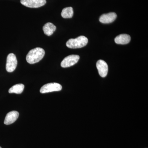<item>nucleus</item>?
<instances>
[{
    "instance_id": "f8f14e48",
    "label": "nucleus",
    "mask_w": 148,
    "mask_h": 148,
    "mask_svg": "<svg viewBox=\"0 0 148 148\" xmlns=\"http://www.w3.org/2000/svg\"><path fill=\"white\" fill-rule=\"evenodd\" d=\"M24 86L22 84L14 85L10 88L8 92L10 93L21 94L24 90Z\"/></svg>"
},
{
    "instance_id": "9b49d317",
    "label": "nucleus",
    "mask_w": 148,
    "mask_h": 148,
    "mask_svg": "<svg viewBox=\"0 0 148 148\" xmlns=\"http://www.w3.org/2000/svg\"><path fill=\"white\" fill-rule=\"evenodd\" d=\"M56 30V27L52 23L48 22L46 23L43 27V30L45 34L47 36H50L53 34Z\"/></svg>"
},
{
    "instance_id": "39448f33",
    "label": "nucleus",
    "mask_w": 148,
    "mask_h": 148,
    "mask_svg": "<svg viewBox=\"0 0 148 148\" xmlns=\"http://www.w3.org/2000/svg\"><path fill=\"white\" fill-rule=\"evenodd\" d=\"M79 56L77 55H71L64 58L61 62V66L66 68L73 66L77 63L79 59Z\"/></svg>"
},
{
    "instance_id": "ddd939ff",
    "label": "nucleus",
    "mask_w": 148,
    "mask_h": 148,
    "mask_svg": "<svg viewBox=\"0 0 148 148\" xmlns=\"http://www.w3.org/2000/svg\"><path fill=\"white\" fill-rule=\"evenodd\" d=\"M73 9L72 7H67L63 9L61 12V16L64 18H71L73 15Z\"/></svg>"
},
{
    "instance_id": "f03ea898",
    "label": "nucleus",
    "mask_w": 148,
    "mask_h": 148,
    "mask_svg": "<svg viewBox=\"0 0 148 148\" xmlns=\"http://www.w3.org/2000/svg\"><path fill=\"white\" fill-rule=\"evenodd\" d=\"M88 42V39L84 36H80L75 39H70L66 42L67 47L71 49L80 48L84 47Z\"/></svg>"
},
{
    "instance_id": "423d86ee",
    "label": "nucleus",
    "mask_w": 148,
    "mask_h": 148,
    "mask_svg": "<svg viewBox=\"0 0 148 148\" xmlns=\"http://www.w3.org/2000/svg\"><path fill=\"white\" fill-rule=\"evenodd\" d=\"M20 2L23 5L31 8H38L46 3V0H21Z\"/></svg>"
},
{
    "instance_id": "6e6552de",
    "label": "nucleus",
    "mask_w": 148,
    "mask_h": 148,
    "mask_svg": "<svg viewBox=\"0 0 148 148\" xmlns=\"http://www.w3.org/2000/svg\"><path fill=\"white\" fill-rule=\"evenodd\" d=\"M116 17V14L115 12H110L102 14L99 18V21L103 24H110L114 21Z\"/></svg>"
},
{
    "instance_id": "f257e3e1",
    "label": "nucleus",
    "mask_w": 148,
    "mask_h": 148,
    "mask_svg": "<svg viewBox=\"0 0 148 148\" xmlns=\"http://www.w3.org/2000/svg\"><path fill=\"white\" fill-rule=\"evenodd\" d=\"M45 54L42 48L37 47L29 51L26 57L27 62L30 64H34L41 60Z\"/></svg>"
},
{
    "instance_id": "1a4fd4ad",
    "label": "nucleus",
    "mask_w": 148,
    "mask_h": 148,
    "mask_svg": "<svg viewBox=\"0 0 148 148\" xmlns=\"http://www.w3.org/2000/svg\"><path fill=\"white\" fill-rule=\"evenodd\" d=\"M18 116L19 113L17 111H13L9 112L6 116L4 123L7 125L12 124L17 120Z\"/></svg>"
},
{
    "instance_id": "4468645a",
    "label": "nucleus",
    "mask_w": 148,
    "mask_h": 148,
    "mask_svg": "<svg viewBox=\"0 0 148 148\" xmlns=\"http://www.w3.org/2000/svg\"><path fill=\"white\" fill-rule=\"evenodd\" d=\"M0 148H1V147H0Z\"/></svg>"
},
{
    "instance_id": "9d476101",
    "label": "nucleus",
    "mask_w": 148,
    "mask_h": 148,
    "mask_svg": "<svg viewBox=\"0 0 148 148\" xmlns=\"http://www.w3.org/2000/svg\"><path fill=\"white\" fill-rule=\"evenodd\" d=\"M130 40L131 38L129 35L123 34L116 37L114 41L117 44L126 45L129 43Z\"/></svg>"
},
{
    "instance_id": "7ed1b4c3",
    "label": "nucleus",
    "mask_w": 148,
    "mask_h": 148,
    "mask_svg": "<svg viewBox=\"0 0 148 148\" xmlns=\"http://www.w3.org/2000/svg\"><path fill=\"white\" fill-rule=\"evenodd\" d=\"M17 61L16 56L13 53H10L8 56L7 58L6 70L9 73L13 72L16 69Z\"/></svg>"
},
{
    "instance_id": "0eeeda50",
    "label": "nucleus",
    "mask_w": 148,
    "mask_h": 148,
    "mask_svg": "<svg viewBox=\"0 0 148 148\" xmlns=\"http://www.w3.org/2000/svg\"><path fill=\"white\" fill-rule=\"evenodd\" d=\"M96 67L98 69L99 75L102 77H105L107 75L108 67L107 63L102 60H99L96 63Z\"/></svg>"
},
{
    "instance_id": "20e7f679",
    "label": "nucleus",
    "mask_w": 148,
    "mask_h": 148,
    "mask_svg": "<svg viewBox=\"0 0 148 148\" xmlns=\"http://www.w3.org/2000/svg\"><path fill=\"white\" fill-rule=\"evenodd\" d=\"M61 84L57 83H50L43 86L40 89V92L42 93L60 91L62 89Z\"/></svg>"
}]
</instances>
